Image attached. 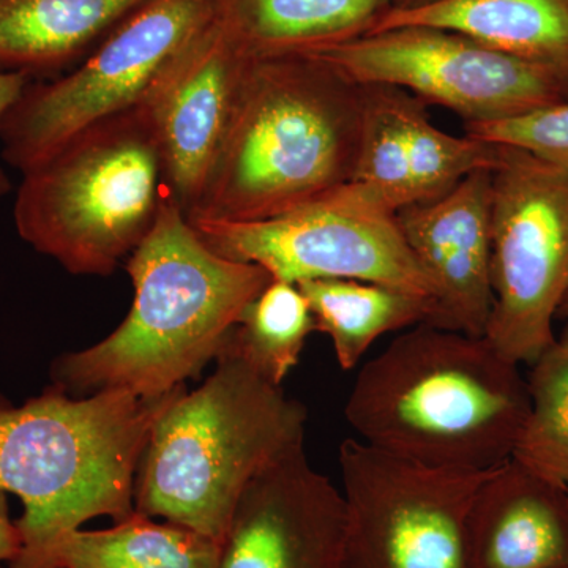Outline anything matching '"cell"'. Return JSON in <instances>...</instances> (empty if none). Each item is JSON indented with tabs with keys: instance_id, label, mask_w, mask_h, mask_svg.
<instances>
[{
	"instance_id": "obj_1",
	"label": "cell",
	"mask_w": 568,
	"mask_h": 568,
	"mask_svg": "<svg viewBox=\"0 0 568 568\" xmlns=\"http://www.w3.org/2000/svg\"><path fill=\"white\" fill-rule=\"evenodd\" d=\"M528 381L485 336L428 323L362 366L345 407L357 439L435 469L488 473L514 457Z\"/></svg>"
},
{
	"instance_id": "obj_2",
	"label": "cell",
	"mask_w": 568,
	"mask_h": 568,
	"mask_svg": "<svg viewBox=\"0 0 568 568\" xmlns=\"http://www.w3.org/2000/svg\"><path fill=\"white\" fill-rule=\"evenodd\" d=\"M125 268L134 290L129 316L102 342L51 366L52 384L71 396L170 394L216 358L272 282L260 265L212 252L171 197Z\"/></svg>"
},
{
	"instance_id": "obj_3",
	"label": "cell",
	"mask_w": 568,
	"mask_h": 568,
	"mask_svg": "<svg viewBox=\"0 0 568 568\" xmlns=\"http://www.w3.org/2000/svg\"><path fill=\"white\" fill-rule=\"evenodd\" d=\"M364 118L362 85L312 55L253 59L190 222H260L342 189Z\"/></svg>"
},
{
	"instance_id": "obj_4",
	"label": "cell",
	"mask_w": 568,
	"mask_h": 568,
	"mask_svg": "<svg viewBox=\"0 0 568 568\" xmlns=\"http://www.w3.org/2000/svg\"><path fill=\"white\" fill-rule=\"evenodd\" d=\"M185 386L166 395L126 390L71 396L51 384L24 405L0 395V493L21 500L29 562L93 518L134 514V480L153 426Z\"/></svg>"
},
{
	"instance_id": "obj_5",
	"label": "cell",
	"mask_w": 568,
	"mask_h": 568,
	"mask_svg": "<svg viewBox=\"0 0 568 568\" xmlns=\"http://www.w3.org/2000/svg\"><path fill=\"white\" fill-rule=\"evenodd\" d=\"M216 368L168 406L142 455L134 511L223 545L248 481L305 440L306 409L224 345Z\"/></svg>"
},
{
	"instance_id": "obj_6",
	"label": "cell",
	"mask_w": 568,
	"mask_h": 568,
	"mask_svg": "<svg viewBox=\"0 0 568 568\" xmlns=\"http://www.w3.org/2000/svg\"><path fill=\"white\" fill-rule=\"evenodd\" d=\"M21 174L18 234L73 275L110 276L151 234L171 197L142 100L92 123Z\"/></svg>"
},
{
	"instance_id": "obj_7",
	"label": "cell",
	"mask_w": 568,
	"mask_h": 568,
	"mask_svg": "<svg viewBox=\"0 0 568 568\" xmlns=\"http://www.w3.org/2000/svg\"><path fill=\"white\" fill-rule=\"evenodd\" d=\"M216 0H145L84 61L51 80L31 81L0 121L2 156L24 173L92 123L134 106L194 33Z\"/></svg>"
},
{
	"instance_id": "obj_8",
	"label": "cell",
	"mask_w": 568,
	"mask_h": 568,
	"mask_svg": "<svg viewBox=\"0 0 568 568\" xmlns=\"http://www.w3.org/2000/svg\"><path fill=\"white\" fill-rule=\"evenodd\" d=\"M491 290L485 338L511 364H532L568 295V170L508 145L493 170Z\"/></svg>"
},
{
	"instance_id": "obj_9",
	"label": "cell",
	"mask_w": 568,
	"mask_h": 568,
	"mask_svg": "<svg viewBox=\"0 0 568 568\" xmlns=\"http://www.w3.org/2000/svg\"><path fill=\"white\" fill-rule=\"evenodd\" d=\"M357 85H390L467 123L521 118L568 102V77L446 29H387L308 52Z\"/></svg>"
},
{
	"instance_id": "obj_10",
	"label": "cell",
	"mask_w": 568,
	"mask_h": 568,
	"mask_svg": "<svg viewBox=\"0 0 568 568\" xmlns=\"http://www.w3.org/2000/svg\"><path fill=\"white\" fill-rule=\"evenodd\" d=\"M338 463L347 568H470L467 517L489 470L416 465L361 439L343 440Z\"/></svg>"
},
{
	"instance_id": "obj_11",
	"label": "cell",
	"mask_w": 568,
	"mask_h": 568,
	"mask_svg": "<svg viewBox=\"0 0 568 568\" xmlns=\"http://www.w3.org/2000/svg\"><path fill=\"white\" fill-rule=\"evenodd\" d=\"M190 223L212 252L260 265L275 280H358L435 301L433 284L407 248L395 215L334 194L260 222Z\"/></svg>"
},
{
	"instance_id": "obj_12",
	"label": "cell",
	"mask_w": 568,
	"mask_h": 568,
	"mask_svg": "<svg viewBox=\"0 0 568 568\" xmlns=\"http://www.w3.org/2000/svg\"><path fill=\"white\" fill-rule=\"evenodd\" d=\"M364 118L353 174L334 196L396 215L443 196L477 171L495 170L500 145L437 129L428 104L390 85H362Z\"/></svg>"
},
{
	"instance_id": "obj_13",
	"label": "cell",
	"mask_w": 568,
	"mask_h": 568,
	"mask_svg": "<svg viewBox=\"0 0 568 568\" xmlns=\"http://www.w3.org/2000/svg\"><path fill=\"white\" fill-rule=\"evenodd\" d=\"M253 59L215 13L142 99L162 148L168 189L185 215L203 193Z\"/></svg>"
},
{
	"instance_id": "obj_14",
	"label": "cell",
	"mask_w": 568,
	"mask_h": 568,
	"mask_svg": "<svg viewBox=\"0 0 568 568\" xmlns=\"http://www.w3.org/2000/svg\"><path fill=\"white\" fill-rule=\"evenodd\" d=\"M345 496L310 465L301 440L246 485L219 568H347Z\"/></svg>"
},
{
	"instance_id": "obj_15",
	"label": "cell",
	"mask_w": 568,
	"mask_h": 568,
	"mask_svg": "<svg viewBox=\"0 0 568 568\" xmlns=\"http://www.w3.org/2000/svg\"><path fill=\"white\" fill-rule=\"evenodd\" d=\"M491 200L493 170H484L396 213L407 248L435 290L428 324L485 336L493 308Z\"/></svg>"
},
{
	"instance_id": "obj_16",
	"label": "cell",
	"mask_w": 568,
	"mask_h": 568,
	"mask_svg": "<svg viewBox=\"0 0 568 568\" xmlns=\"http://www.w3.org/2000/svg\"><path fill=\"white\" fill-rule=\"evenodd\" d=\"M470 568L568 566V488L515 458L489 470L467 517Z\"/></svg>"
},
{
	"instance_id": "obj_17",
	"label": "cell",
	"mask_w": 568,
	"mask_h": 568,
	"mask_svg": "<svg viewBox=\"0 0 568 568\" xmlns=\"http://www.w3.org/2000/svg\"><path fill=\"white\" fill-rule=\"evenodd\" d=\"M407 26L463 33L568 77V0H425L387 11L368 33Z\"/></svg>"
},
{
	"instance_id": "obj_18",
	"label": "cell",
	"mask_w": 568,
	"mask_h": 568,
	"mask_svg": "<svg viewBox=\"0 0 568 568\" xmlns=\"http://www.w3.org/2000/svg\"><path fill=\"white\" fill-rule=\"evenodd\" d=\"M145 0H0V73L61 77Z\"/></svg>"
},
{
	"instance_id": "obj_19",
	"label": "cell",
	"mask_w": 568,
	"mask_h": 568,
	"mask_svg": "<svg viewBox=\"0 0 568 568\" xmlns=\"http://www.w3.org/2000/svg\"><path fill=\"white\" fill-rule=\"evenodd\" d=\"M399 0H216V18L254 59L302 55L358 39Z\"/></svg>"
},
{
	"instance_id": "obj_20",
	"label": "cell",
	"mask_w": 568,
	"mask_h": 568,
	"mask_svg": "<svg viewBox=\"0 0 568 568\" xmlns=\"http://www.w3.org/2000/svg\"><path fill=\"white\" fill-rule=\"evenodd\" d=\"M222 544L134 511L110 529H74L9 568H219Z\"/></svg>"
},
{
	"instance_id": "obj_21",
	"label": "cell",
	"mask_w": 568,
	"mask_h": 568,
	"mask_svg": "<svg viewBox=\"0 0 568 568\" xmlns=\"http://www.w3.org/2000/svg\"><path fill=\"white\" fill-rule=\"evenodd\" d=\"M317 332L332 339L342 369L357 368L381 336L429 323L433 298L358 280H310L297 284Z\"/></svg>"
},
{
	"instance_id": "obj_22",
	"label": "cell",
	"mask_w": 568,
	"mask_h": 568,
	"mask_svg": "<svg viewBox=\"0 0 568 568\" xmlns=\"http://www.w3.org/2000/svg\"><path fill=\"white\" fill-rule=\"evenodd\" d=\"M315 331V317L301 287L272 278L230 332L226 345L268 383L282 386Z\"/></svg>"
},
{
	"instance_id": "obj_23",
	"label": "cell",
	"mask_w": 568,
	"mask_h": 568,
	"mask_svg": "<svg viewBox=\"0 0 568 568\" xmlns=\"http://www.w3.org/2000/svg\"><path fill=\"white\" fill-rule=\"evenodd\" d=\"M526 381L529 416L511 458L568 488V323Z\"/></svg>"
},
{
	"instance_id": "obj_24",
	"label": "cell",
	"mask_w": 568,
	"mask_h": 568,
	"mask_svg": "<svg viewBox=\"0 0 568 568\" xmlns=\"http://www.w3.org/2000/svg\"><path fill=\"white\" fill-rule=\"evenodd\" d=\"M466 134L491 144L521 149L568 170V102L508 121L467 123Z\"/></svg>"
},
{
	"instance_id": "obj_25",
	"label": "cell",
	"mask_w": 568,
	"mask_h": 568,
	"mask_svg": "<svg viewBox=\"0 0 568 568\" xmlns=\"http://www.w3.org/2000/svg\"><path fill=\"white\" fill-rule=\"evenodd\" d=\"M24 549L18 521L10 517L9 497L0 493V562H14Z\"/></svg>"
},
{
	"instance_id": "obj_26",
	"label": "cell",
	"mask_w": 568,
	"mask_h": 568,
	"mask_svg": "<svg viewBox=\"0 0 568 568\" xmlns=\"http://www.w3.org/2000/svg\"><path fill=\"white\" fill-rule=\"evenodd\" d=\"M31 80L17 73H0V121H2L6 112L10 110L11 104L17 102L18 97L24 91L26 85ZM10 190L9 179L6 173L0 170V196Z\"/></svg>"
},
{
	"instance_id": "obj_27",
	"label": "cell",
	"mask_w": 568,
	"mask_h": 568,
	"mask_svg": "<svg viewBox=\"0 0 568 568\" xmlns=\"http://www.w3.org/2000/svg\"><path fill=\"white\" fill-rule=\"evenodd\" d=\"M558 320L566 321L568 323V295L566 297V301H564L562 306H560Z\"/></svg>"
},
{
	"instance_id": "obj_28",
	"label": "cell",
	"mask_w": 568,
	"mask_h": 568,
	"mask_svg": "<svg viewBox=\"0 0 568 568\" xmlns=\"http://www.w3.org/2000/svg\"><path fill=\"white\" fill-rule=\"evenodd\" d=\"M420 2H425V0H399L398 6L396 7L414 6V3Z\"/></svg>"
},
{
	"instance_id": "obj_29",
	"label": "cell",
	"mask_w": 568,
	"mask_h": 568,
	"mask_svg": "<svg viewBox=\"0 0 568 568\" xmlns=\"http://www.w3.org/2000/svg\"><path fill=\"white\" fill-rule=\"evenodd\" d=\"M562 568H568V566L567 567H562Z\"/></svg>"
}]
</instances>
